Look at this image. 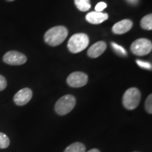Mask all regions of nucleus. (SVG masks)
I'll return each instance as SVG.
<instances>
[{"label":"nucleus","mask_w":152,"mask_h":152,"mask_svg":"<svg viewBox=\"0 0 152 152\" xmlns=\"http://www.w3.org/2000/svg\"><path fill=\"white\" fill-rule=\"evenodd\" d=\"M68 35V30L64 26H55L47 30L45 34V42L51 45L56 47L61 45L65 41Z\"/></svg>","instance_id":"f257e3e1"},{"label":"nucleus","mask_w":152,"mask_h":152,"mask_svg":"<svg viewBox=\"0 0 152 152\" xmlns=\"http://www.w3.org/2000/svg\"><path fill=\"white\" fill-rule=\"evenodd\" d=\"M89 37L86 34H75L68 40V48L71 53L77 54L87 48L89 45Z\"/></svg>","instance_id":"f03ea898"},{"label":"nucleus","mask_w":152,"mask_h":152,"mask_svg":"<svg viewBox=\"0 0 152 152\" xmlns=\"http://www.w3.org/2000/svg\"><path fill=\"white\" fill-rule=\"evenodd\" d=\"M141 99V93L137 88L131 87L125 91L123 96V104L128 110H134L137 107Z\"/></svg>","instance_id":"7ed1b4c3"},{"label":"nucleus","mask_w":152,"mask_h":152,"mask_svg":"<svg viewBox=\"0 0 152 152\" xmlns=\"http://www.w3.org/2000/svg\"><path fill=\"white\" fill-rule=\"evenodd\" d=\"M75 104V96L71 94H66L57 101L55 104V111L60 115H66L74 109Z\"/></svg>","instance_id":"20e7f679"},{"label":"nucleus","mask_w":152,"mask_h":152,"mask_svg":"<svg viewBox=\"0 0 152 152\" xmlns=\"http://www.w3.org/2000/svg\"><path fill=\"white\" fill-rule=\"evenodd\" d=\"M131 52L137 56H145L151 52L152 43L146 38H140L132 42L130 46Z\"/></svg>","instance_id":"39448f33"},{"label":"nucleus","mask_w":152,"mask_h":152,"mask_svg":"<svg viewBox=\"0 0 152 152\" xmlns=\"http://www.w3.org/2000/svg\"><path fill=\"white\" fill-rule=\"evenodd\" d=\"M3 61L9 65L20 66L27 61V57L20 52L16 51H10L4 55Z\"/></svg>","instance_id":"423d86ee"},{"label":"nucleus","mask_w":152,"mask_h":152,"mask_svg":"<svg viewBox=\"0 0 152 152\" xmlns=\"http://www.w3.org/2000/svg\"><path fill=\"white\" fill-rule=\"evenodd\" d=\"M88 81V77L87 74L83 72H74L67 78V83L72 87H81L85 86Z\"/></svg>","instance_id":"0eeeda50"},{"label":"nucleus","mask_w":152,"mask_h":152,"mask_svg":"<svg viewBox=\"0 0 152 152\" xmlns=\"http://www.w3.org/2000/svg\"><path fill=\"white\" fill-rule=\"evenodd\" d=\"M33 97V92L30 88L26 87L19 90L14 95V101L15 104L18 106H24L28 104Z\"/></svg>","instance_id":"6e6552de"},{"label":"nucleus","mask_w":152,"mask_h":152,"mask_svg":"<svg viewBox=\"0 0 152 152\" xmlns=\"http://www.w3.org/2000/svg\"><path fill=\"white\" fill-rule=\"evenodd\" d=\"M133 23L132 20L129 19H124L115 23L112 28V31L113 33L117 35L126 33L132 28Z\"/></svg>","instance_id":"1a4fd4ad"},{"label":"nucleus","mask_w":152,"mask_h":152,"mask_svg":"<svg viewBox=\"0 0 152 152\" xmlns=\"http://www.w3.org/2000/svg\"><path fill=\"white\" fill-rule=\"evenodd\" d=\"M106 44L105 42L99 41L94 43L87 51V55L91 58H97L106 51Z\"/></svg>","instance_id":"9d476101"},{"label":"nucleus","mask_w":152,"mask_h":152,"mask_svg":"<svg viewBox=\"0 0 152 152\" xmlns=\"http://www.w3.org/2000/svg\"><path fill=\"white\" fill-rule=\"evenodd\" d=\"M109 18V15L106 13L92 11L86 15V20L92 24H100L105 21Z\"/></svg>","instance_id":"9b49d317"},{"label":"nucleus","mask_w":152,"mask_h":152,"mask_svg":"<svg viewBox=\"0 0 152 152\" xmlns=\"http://www.w3.org/2000/svg\"><path fill=\"white\" fill-rule=\"evenodd\" d=\"M86 151V147L81 142H75V143L71 144L66 149L64 150V152H85Z\"/></svg>","instance_id":"f8f14e48"},{"label":"nucleus","mask_w":152,"mask_h":152,"mask_svg":"<svg viewBox=\"0 0 152 152\" xmlns=\"http://www.w3.org/2000/svg\"><path fill=\"white\" fill-rule=\"evenodd\" d=\"M74 2L76 7L81 11H87L91 8L90 0H74Z\"/></svg>","instance_id":"ddd939ff"},{"label":"nucleus","mask_w":152,"mask_h":152,"mask_svg":"<svg viewBox=\"0 0 152 152\" xmlns=\"http://www.w3.org/2000/svg\"><path fill=\"white\" fill-rule=\"evenodd\" d=\"M141 27L144 30H151L152 29V15L148 14L142 18L140 22Z\"/></svg>","instance_id":"4468645a"},{"label":"nucleus","mask_w":152,"mask_h":152,"mask_svg":"<svg viewBox=\"0 0 152 152\" xmlns=\"http://www.w3.org/2000/svg\"><path fill=\"white\" fill-rule=\"evenodd\" d=\"M10 144V140L8 137L2 132H0V149H6Z\"/></svg>","instance_id":"2eb2a0df"},{"label":"nucleus","mask_w":152,"mask_h":152,"mask_svg":"<svg viewBox=\"0 0 152 152\" xmlns=\"http://www.w3.org/2000/svg\"><path fill=\"white\" fill-rule=\"evenodd\" d=\"M111 45L112 47H113L114 50H115L118 54L120 55H122V56H126L127 52L125 51V49L123 48V47L120 46V45H117L116 43H114V42H112Z\"/></svg>","instance_id":"dca6fc26"},{"label":"nucleus","mask_w":152,"mask_h":152,"mask_svg":"<svg viewBox=\"0 0 152 152\" xmlns=\"http://www.w3.org/2000/svg\"><path fill=\"white\" fill-rule=\"evenodd\" d=\"M145 108L148 113H152V95L149 94L145 102Z\"/></svg>","instance_id":"f3484780"},{"label":"nucleus","mask_w":152,"mask_h":152,"mask_svg":"<svg viewBox=\"0 0 152 152\" xmlns=\"http://www.w3.org/2000/svg\"><path fill=\"white\" fill-rule=\"evenodd\" d=\"M136 62L137 64V65L140 66V67H141L142 68H144V69H147V70H150V71L151 70L152 66H151V63L143 61H141V60H137Z\"/></svg>","instance_id":"a211bd4d"},{"label":"nucleus","mask_w":152,"mask_h":152,"mask_svg":"<svg viewBox=\"0 0 152 152\" xmlns=\"http://www.w3.org/2000/svg\"><path fill=\"white\" fill-rule=\"evenodd\" d=\"M7 86V80L4 76L0 75V91H3Z\"/></svg>","instance_id":"6ab92c4d"},{"label":"nucleus","mask_w":152,"mask_h":152,"mask_svg":"<svg viewBox=\"0 0 152 152\" xmlns=\"http://www.w3.org/2000/svg\"><path fill=\"white\" fill-rule=\"evenodd\" d=\"M106 7H107V5H106V3L99 2L95 7V10H96V12H102L104 9L106 8Z\"/></svg>","instance_id":"aec40b11"},{"label":"nucleus","mask_w":152,"mask_h":152,"mask_svg":"<svg viewBox=\"0 0 152 152\" xmlns=\"http://www.w3.org/2000/svg\"><path fill=\"white\" fill-rule=\"evenodd\" d=\"M87 152H100V151L97 149H90V151H88Z\"/></svg>","instance_id":"412c9836"},{"label":"nucleus","mask_w":152,"mask_h":152,"mask_svg":"<svg viewBox=\"0 0 152 152\" xmlns=\"http://www.w3.org/2000/svg\"><path fill=\"white\" fill-rule=\"evenodd\" d=\"M7 1H14V0H7Z\"/></svg>","instance_id":"4be33fe9"},{"label":"nucleus","mask_w":152,"mask_h":152,"mask_svg":"<svg viewBox=\"0 0 152 152\" xmlns=\"http://www.w3.org/2000/svg\"><path fill=\"white\" fill-rule=\"evenodd\" d=\"M134 152H137V151H134Z\"/></svg>","instance_id":"5701e85b"}]
</instances>
